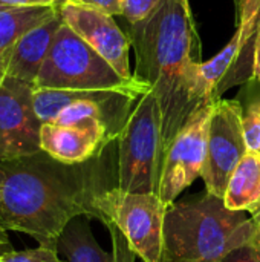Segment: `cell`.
Masks as SVG:
<instances>
[{
	"mask_svg": "<svg viewBox=\"0 0 260 262\" xmlns=\"http://www.w3.org/2000/svg\"><path fill=\"white\" fill-rule=\"evenodd\" d=\"M112 187L116 166H109L103 152L80 164L61 163L43 150L0 160V227L57 247L72 220H97L95 200Z\"/></svg>",
	"mask_w": 260,
	"mask_h": 262,
	"instance_id": "cell-1",
	"label": "cell"
},
{
	"mask_svg": "<svg viewBox=\"0 0 260 262\" xmlns=\"http://www.w3.org/2000/svg\"><path fill=\"white\" fill-rule=\"evenodd\" d=\"M127 35L136 58L133 77L156 94L166 157L193 112L215 100L199 78V60L193 58L198 38L188 0H161L146 18L130 25Z\"/></svg>",
	"mask_w": 260,
	"mask_h": 262,
	"instance_id": "cell-2",
	"label": "cell"
},
{
	"mask_svg": "<svg viewBox=\"0 0 260 262\" xmlns=\"http://www.w3.org/2000/svg\"><path fill=\"white\" fill-rule=\"evenodd\" d=\"M248 212L231 210L210 192L185 196L166 210L162 262H221L251 244Z\"/></svg>",
	"mask_w": 260,
	"mask_h": 262,
	"instance_id": "cell-3",
	"label": "cell"
},
{
	"mask_svg": "<svg viewBox=\"0 0 260 262\" xmlns=\"http://www.w3.org/2000/svg\"><path fill=\"white\" fill-rule=\"evenodd\" d=\"M34 88L116 91L132 100L141 98L150 89L135 77L123 78L64 21L38 71Z\"/></svg>",
	"mask_w": 260,
	"mask_h": 262,
	"instance_id": "cell-4",
	"label": "cell"
},
{
	"mask_svg": "<svg viewBox=\"0 0 260 262\" xmlns=\"http://www.w3.org/2000/svg\"><path fill=\"white\" fill-rule=\"evenodd\" d=\"M116 140V187L126 192L158 193L164 154L161 111L152 89L138 100Z\"/></svg>",
	"mask_w": 260,
	"mask_h": 262,
	"instance_id": "cell-5",
	"label": "cell"
},
{
	"mask_svg": "<svg viewBox=\"0 0 260 262\" xmlns=\"http://www.w3.org/2000/svg\"><path fill=\"white\" fill-rule=\"evenodd\" d=\"M97 221L113 224L143 262H162L167 206L158 193L112 187L95 200Z\"/></svg>",
	"mask_w": 260,
	"mask_h": 262,
	"instance_id": "cell-6",
	"label": "cell"
},
{
	"mask_svg": "<svg viewBox=\"0 0 260 262\" xmlns=\"http://www.w3.org/2000/svg\"><path fill=\"white\" fill-rule=\"evenodd\" d=\"M215 101L216 100L205 101L193 112L166 152L158 195L167 207L172 206L196 178H201Z\"/></svg>",
	"mask_w": 260,
	"mask_h": 262,
	"instance_id": "cell-7",
	"label": "cell"
},
{
	"mask_svg": "<svg viewBox=\"0 0 260 262\" xmlns=\"http://www.w3.org/2000/svg\"><path fill=\"white\" fill-rule=\"evenodd\" d=\"M247 152L241 103L236 100H216L208 126L205 163L201 173L205 190L224 198L230 177Z\"/></svg>",
	"mask_w": 260,
	"mask_h": 262,
	"instance_id": "cell-8",
	"label": "cell"
},
{
	"mask_svg": "<svg viewBox=\"0 0 260 262\" xmlns=\"http://www.w3.org/2000/svg\"><path fill=\"white\" fill-rule=\"evenodd\" d=\"M34 84L6 75L0 83V160L41 150L38 120L32 104Z\"/></svg>",
	"mask_w": 260,
	"mask_h": 262,
	"instance_id": "cell-9",
	"label": "cell"
},
{
	"mask_svg": "<svg viewBox=\"0 0 260 262\" xmlns=\"http://www.w3.org/2000/svg\"><path fill=\"white\" fill-rule=\"evenodd\" d=\"M60 14L63 21L93 48L123 78H133L129 64L130 38L120 29L113 15L70 2L60 5Z\"/></svg>",
	"mask_w": 260,
	"mask_h": 262,
	"instance_id": "cell-10",
	"label": "cell"
},
{
	"mask_svg": "<svg viewBox=\"0 0 260 262\" xmlns=\"http://www.w3.org/2000/svg\"><path fill=\"white\" fill-rule=\"evenodd\" d=\"M113 141L104 120L95 118L75 126L43 123L40 147L52 158L66 164L84 163Z\"/></svg>",
	"mask_w": 260,
	"mask_h": 262,
	"instance_id": "cell-11",
	"label": "cell"
},
{
	"mask_svg": "<svg viewBox=\"0 0 260 262\" xmlns=\"http://www.w3.org/2000/svg\"><path fill=\"white\" fill-rule=\"evenodd\" d=\"M112 239V250L106 252L93 236L89 216L72 220L58 238V253L66 262H136L124 235L113 224L106 226Z\"/></svg>",
	"mask_w": 260,
	"mask_h": 262,
	"instance_id": "cell-12",
	"label": "cell"
},
{
	"mask_svg": "<svg viewBox=\"0 0 260 262\" xmlns=\"http://www.w3.org/2000/svg\"><path fill=\"white\" fill-rule=\"evenodd\" d=\"M61 25L63 17L61 14H58L49 21H44L28 31L17 41L11 54L6 75L34 84Z\"/></svg>",
	"mask_w": 260,
	"mask_h": 262,
	"instance_id": "cell-13",
	"label": "cell"
},
{
	"mask_svg": "<svg viewBox=\"0 0 260 262\" xmlns=\"http://www.w3.org/2000/svg\"><path fill=\"white\" fill-rule=\"evenodd\" d=\"M60 14V6L5 8L0 11V75H6L8 63L17 41L32 28Z\"/></svg>",
	"mask_w": 260,
	"mask_h": 262,
	"instance_id": "cell-14",
	"label": "cell"
},
{
	"mask_svg": "<svg viewBox=\"0 0 260 262\" xmlns=\"http://www.w3.org/2000/svg\"><path fill=\"white\" fill-rule=\"evenodd\" d=\"M224 203L231 210L254 213L260 209V154L248 150L230 177Z\"/></svg>",
	"mask_w": 260,
	"mask_h": 262,
	"instance_id": "cell-15",
	"label": "cell"
},
{
	"mask_svg": "<svg viewBox=\"0 0 260 262\" xmlns=\"http://www.w3.org/2000/svg\"><path fill=\"white\" fill-rule=\"evenodd\" d=\"M80 98L107 103L112 100L129 98V97H126L116 91H74V89L34 88V92H32L34 111L41 123H52L67 104H70ZM129 100H132V98H129Z\"/></svg>",
	"mask_w": 260,
	"mask_h": 262,
	"instance_id": "cell-16",
	"label": "cell"
},
{
	"mask_svg": "<svg viewBox=\"0 0 260 262\" xmlns=\"http://www.w3.org/2000/svg\"><path fill=\"white\" fill-rule=\"evenodd\" d=\"M95 118L104 120L109 127L107 118L103 111V103H100L97 100L80 98V100H75L74 103L67 104L52 123L61 124V126H75V124H81V123H86V121L95 120Z\"/></svg>",
	"mask_w": 260,
	"mask_h": 262,
	"instance_id": "cell-17",
	"label": "cell"
},
{
	"mask_svg": "<svg viewBox=\"0 0 260 262\" xmlns=\"http://www.w3.org/2000/svg\"><path fill=\"white\" fill-rule=\"evenodd\" d=\"M242 127L248 150L260 154V94L242 107Z\"/></svg>",
	"mask_w": 260,
	"mask_h": 262,
	"instance_id": "cell-18",
	"label": "cell"
},
{
	"mask_svg": "<svg viewBox=\"0 0 260 262\" xmlns=\"http://www.w3.org/2000/svg\"><path fill=\"white\" fill-rule=\"evenodd\" d=\"M0 262H66L60 258L58 249L54 246L38 244L37 249H29L23 252H11L3 256Z\"/></svg>",
	"mask_w": 260,
	"mask_h": 262,
	"instance_id": "cell-19",
	"label": "cell"
},
{
	"mask_svg": "<svg viewBox=\"0 0 260 262\" xmlns=\"http://www.w3.org/2000/svg\"><path fill=\"white\" fill-rule=\"evenodd\" d=\"M159 2L161 0H126L123 15L130 25H133L146 18L159 5Z\"/></svg>",
	"mask_w": 260,
	"mask_h": 262,
	"instance_id": "cell-20",
	"label": "cell"
},
{
	"mask_svg": "<svg viewBox=\"0 0 260 262\" xmlns=\"http://www.w3.org/2000/svg\"><path fill=\"white\" fill-rule=\"evenodd\" d=\"M64 2H70V3L80 5V6L93 8V9L103 11L110 15H123L124 3H126V0H64Z\"/></svg>",
	"mask_w": 260,
	"mask_h": 262,
	"instance_id": "cell-21",
	"label": "cell"
},
{
	"mask_svg": "<svg viewBox=\"0 0 260 262\" xmlns=\"http://www.w3.org/2000/svg\"><path fill=\"white\" fill-rule=\"evenodd\" d=\"M221 262H260V258L256 253L254 247L251 244H248L245 247L234 250L233 253H230L224 261Z\"/></svg>",
	"mask_w": 260,
	"mask_h": 262,
	"instance_id": "cell-22",
	"label": "cell"
},
{
	"mask_svg": "<svg viewBox=\"0 0 260 262\" xmlns=\"http://www.w3.org/2000/svg\"><path fill=\"white\" fill-rule=\"evenodd\" d=\"M2 5L9 8H26V6H60L58 0H0Z\"/></svg>",
	"mask_w": 260,
	"mask_h": 262,
	"instance_id": "cell-23",
	"label": "cell"
},
{
	"mask_svg": "<svg viewBox=\"0 0 260 262\" xmlns=\"http://www.w3.org/2000/svg\"><path fill=\"white\" fill-rule=\"evenodd\" d=\"M251 221H253V239H251V246L254 247L256 253L260 258V209L256 210L254 213H251Z\"/></svg>",
	"mask_w": 260,
	"mask_h": 262,
	"instance_id": "cell-24",
	"label": "cell"
},
{
	"mask_svg": "<svg viewBox=\"0 0 260 262\" xmlns=\"http://www.w3.org/2000/svg\"><path fill=\"white\" fill-rule=\"evenodd\" d=\"M253 78L260 81V26L256 35V45H254V63H253Z\"/></svg>",
	"mask_w": 260,
	"mask_h": 262,
	"instance_id": "cell-25",
	"label": "cell"
},
{
	"mask_svg": "<svg viewBox=\"0 0 260 262\" xmlns=\"http://www.w3.org/2000/svg\"><path fill=\"white\" fill-rule=\"evenodd\" d=\"M11 252H14V249H12L9 239H6V241H2V239H0V259H2L3 256L9 255Z\"/></svg>",
	"mask_w": 260,
	"mask_h": 262,
	"instance_id": "cell-26",
	"label": "cell"
},
{
	"mask_svg": "<svg viewBox=\"0 0 260 262\" xmlns=\"http://www.w3.org/2000/svg\"><path fill=\"white\" fill-rule=\"evenodd\" d=\"M0 239H2V241H6V239H8V235H6V230H3L2 227H0Z\"/></svg>",
	"mask_w": 260,
	"mask_h": 262,
	"instance_id": "cell-27",
	"label": "cell"
},
{
	"mask_svg": "<svg viewBox=\"0 0 260 262\" xmlns=\"http://www.w3.org/2000/svg\"><path fill=\"white\" fill-rule=\"evenodd\" d=\"M5 8H9V6H5V5H2V3H0V11H2V9H5Z\"/></svg>",
	"mask_w": 260,
	"mask_h": 262,
	"instance_id": "cell-28",
	"label": "cell"
},
{
	"mask_svg": "<svg viewBox=\"0 0 260 262\" xmlns=\"http://www.w3.org/2000/svg\"><path fill=\"white\" fill-rule=\"evenodd\" d=\"M5 77H6V75H0V83H2V80H3Z\"/></svg>",
	"mask_w": 260,
	"mask_h": 262,
	"instance_id": "cell-29",
	"label": "cell"
},
{
	"mask_svg": "<svg viewBox=\"0 0 260 262\" xmlns=\"http://www.w3.org/2000/svg\"><path fill=\"white\" fill-rule=\"evenodd\" d=\"M259 25H260V0H259Z\"/></svg>",
	"mask_w": 260,
	"mask_h": 262,
	"instance_id": "cell-30",
	"label": "cell"
},
{
	"mask_svg": "<svg viewBox=\"0 0 260 262\" xmlns=\"http://www.w3.org/2000/svg\"><path fill=\"white\" fill-rule=\"evenodd\" d=\"M58 2H60V5H61V3H63V2H64V0H58Z\"/></svg>",
	"mask_w": 260,
	"mask_h": 262,
	"instance_id": "cell-31",
	"label": "cell"
}]
</instances>
